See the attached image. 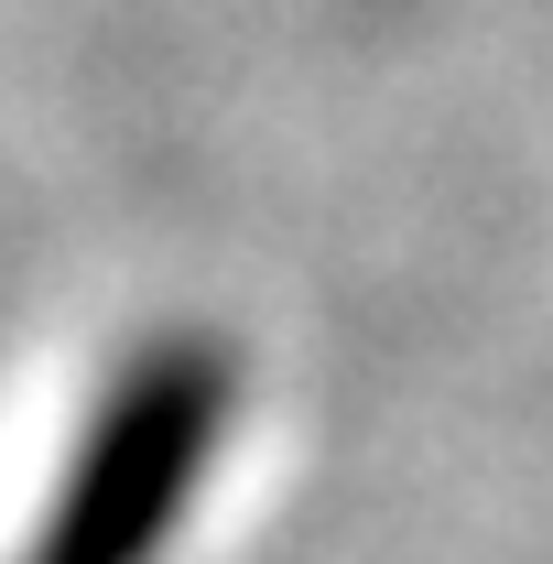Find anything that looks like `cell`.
<instances>
[{
	"instance_id": "6da1fadb",
	"label": "cell",
	"mask_w": 553,
	"mask_h": 564,
	"mask_svg": "<svg viewBox=\"0 0 553 564\" xmlns=\"http://www.w3.org/2000/svg\"><path fill=\"white\" fill-rule=\"evenodd\" d=\"M217 445H228V358L196 337L141 348L109 380L87 445L66 456V489L22 564H152L163 532L185 521L196 478L217 467Z\"/></svg>"
}]
</instances>
